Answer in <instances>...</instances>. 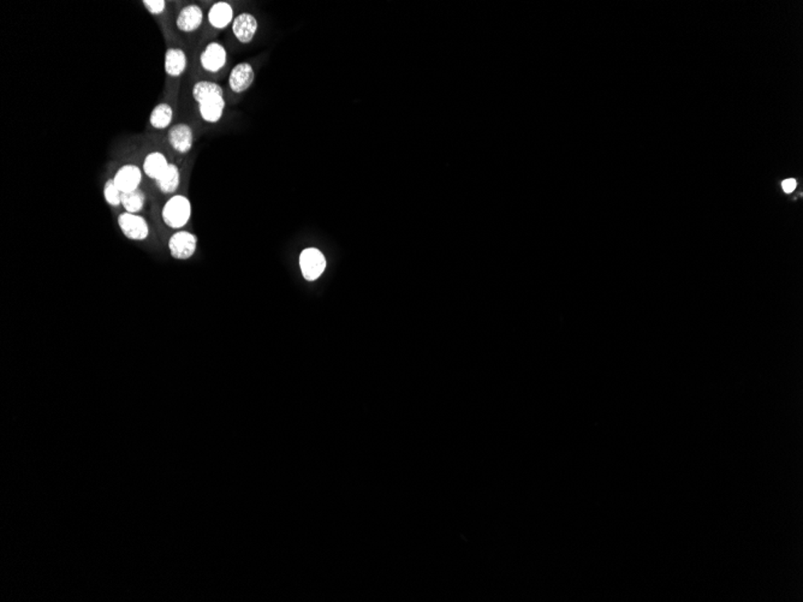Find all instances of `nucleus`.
I'll list each match as a JSON object with an SVG mask.
<instances>
[{"mask_svg": "<svg viewBox=\"0 0 803 602\" xmlns=\"http://www.w3.org/2000/svg\"><path fill=\"white\" fill-rule=\"evenodd\" d=\"M194 100L199 106V113L204 122L216 124L221 122L225 111L224 90L216 82L199 81L193 87Z\"/></svg>", "mask_w": 803, "mask_h": 602, "instance_id": "obj_1", "label": "nucleus"}, {"mask_svg": "<svg viewBox=\"0 0 803 602\" xmlns=\"http://www.w3.org/2000/svg\"><path fill=\"white\" fill-rule=\"evenodd\" d=\"M193 207L188 197L174 195L167 201L162 209V218L167 228L181 230L189 223Z\"/></svg>", "mask_w": 803, "mask_h": 602, "instance_id": "obj_2", "label": "nucleus"}, {"mask_svg": "<svg viewBox=\"0 0 803 602\" xmlns=\"http://www.w3.org/2000/svg\"><path fill=\"white\" fill-rule=\"evenodd\" d=\"M326 258L317 248H307L300 255V268L305 280L314 282L326 270Z\"/></svg>", "mask_w": 803, "mask_h": 602, "instance_id": "obj_3", "label": "nucleus"}, {"mask_svg": "<svg viewBox=\"0 0 803 602\" xmlns=\"http://www.w3.org/2000/svg\"><path fill=\"white\" fill-rule=\"evenodd\" d=\"M118 226L127 240L141 242L147 240L149 236V225L147 221L137 214L122 213L118 216Z\"/></svg>", "mask_w": 803, "mask_h": 602, "instance_id": "obj_4", "label": "nucleus"}, {"mask_svg": "<svg viewBox=\"0 0 803 602\" xmlns=\"http://www.w3.org/2000/svg\"><path fill=\"white\" fill-rule=\"evenodd\" d=\"M169 250L174 259L188 260L193 258L197 249L196 236L188 231H177L169 240Z\"/></svg>", "mask_w": 803, "mask_h": 602, "instance_id": "obj_5", "label": "nucleus"}, {"mask_svg": "<svg viewBox=\"0 0 803 602\" xmlns=\"http://www.w3.org/2000/svg\"><path fill=\"white\" fill-rule=\"evenodd\" d=\"M226 62H228V52L221 43L216 41L209 43L201 52V66L211 74L219 73L226 65Z\"/></svg>", "mask_w": 803, "mask_h": 602, "instance_id": "obj_6", "label": "nucleus"}, {"mask_svg": "<svg viewBox=\"0 0 803 602\" xmlns=\"http://www.w3.org/2000/svg\"><path fill=\"white\" fill-rule=\"evenodd\" d=\"M232 33L235 35L237 41L243 45H248L254 40L255 35L259 29V22L253 14L242 12L236 16L232 22Z\"/></svg>", "mask_w": 803, "mask_h": 602, "instance_id": "obj_7", "label": "nucleus"}, {"mask_svg": "<svg viewBox=\"0 0 803 602\" xmlns=\"http://www.w3.org/2000/svg\"><path fill=\"white\" fill-rule=\"evenodd\" d=\"M167 139L174 151L179 154H187L191 151L194 144V132L190 125L186 123L176 124L167 132Z\"/></svg>", "mask_w": 803, "mask_h": 602, "instance_id": "obj_8", "label": "nucleus"}, {"mask_svg": "<svg viewBox=\"0 0 803 602\" xmlns=\"http://www.w3.org/2000/svg\"><path fill=\"white\" fill-rule=\"evenodd\" d=\"M255 71L251 63L243 62L233 66L229 76V85L236 94L244 93L254 83Z\"/></svg>", "mask_w": 803, "mask_h": 602, "instance_id": "obj_9", "label": "nucleus"}, {"mask_svg": "<svg viewBox=\"0 0 803 602\" xmlns=\"http://www.w3.org/2000/svg\"><path fill=\"white\" fill-rule=\"evenodd\" d=\"M142 172L139 167L127 164L117 171L113 181L120 190V193H130L134 190L140 189V184L142 183Z\"/></svg>", "mask_w": 803, "mask_h": 602, "instance_id": "obj_10", "label": "nucleus"}, {"mask_svg": "<svg viewBox=\"0 0 803 602\" xmlns=\"http://www.w3.org/2000/svg\"><path fill=\"white\" fill-rule=\"evenodd\" d=\"M204 11L199 5L191 4L184 6L178 12L176 27L182 33H193L202 26Z\"/></svg>", "mask_w": 803, "mask_h": 602, "instance_id": "obj_11", "label": "nucleus"}, {"mask_svg": "<svg viewBox=\"0 0 803 602\" xmlns=\"http://www.w3.org/2000/svg\"><path fill=\"white\" fill-rule=\"evenodd\" d=\"M207 19L213 28L225 29L233 22V9L226 1H218L209 9Z\"/></svg>", "mask_w": 803, "mask_h": 602, "instance_id": "obj_12", "label": "nucleus"}, {"mask_svg": "<svg viewBox=\"0 0 803 602\" xmlns=\"http://www.w3.org/2000/svg\"><path fill=\"white\" fill-rule=\"evenodd\" d=\"M187 65H188V59L184 51L181 48H169L167 51L164 66L167 76L174 78H181L186 71Z\"/></svg>", "mask_w": 803, "mask_h": 602, "instance_id": "obj_13", "label": "nucleus"}, {"mask_svg": "<svg viewBox=\"0 0 803 602\" xmlns=\"http://www.w3.org/2000/svg\"><path fill=\"white\" fill-rule=\"evenodd\" d=\"M169 165L170 162H167V157L162 154V152H152L146 155V158L143 160V174L148 178L157 181L165 172Z\"/></svg>", "mask_w": 803, "mask_h": 602, "instance_id": "obj_14", "label": "nucleus"}, {"mask_svg": "<svg viewBox=\"0 0 803 602\" xmlns=\"http://www.w3.org/2000/svg\"><path fill=\"white\" fill-rule=\"evenodd\" d=\"M179 183H181V171L174 164H170L165 172L155 181L158 189L167 195L176 193Z\"/></svg>", "mask_w": 803, "mask_h": 602, "instance_id": "obj_15", "label": "nucleus"}, {"mask_svg": "<svg viewBox=\"0 0 803 602\" xmlns=\"http://www.w3.org/2000/svg\"><path fill=\"white\" fill-rule=\"evenodd\" d=\"M174 120V108L167 102L157 105L149 116V123L157 130H164L170 127Z\"/></svg>", "mask_w": 803, "mask_h": 602, "instance_id": "obj_16", "label": "nucleus"}, {"mask_svg": "<svg viewBox=\"0 0 803 602\" xmlns=\"http://www.w3.org/2000/svg\"><path fill=\"white\" fill-rule=\"evenodd\" d=\"M145 204H146V195L141 189L122 194V206L127 213L137 214L142 211Z\"/></svg>", "mask_w": 803, "mask_h": 602, "instance_id": "obj_17", "label": "nucleus"}, {"mask_svg": "<svg viewBox=\"0 0 803 602\" xmlns=\"http://www.w3.org/2000/svg\"><path fill=\"white\" fill-rule=\"evenodd\" d=\"M104 197L105 201L107 202L108 205L112 207H118L122 206V193L120 190L117 188L113 178L108 179L104 186Z\"/></svg>", "mask_w": 803, "mask_h": 602, "instance_id": "obj_18", "label": "nucleus"}, {"mask_svg": "<svg viewBox=\"0 0 803 602\" xmlns=\"http://www.w3.org/2000/svg\"><path fill=\"white\" fill-rule=\"evenodd\" d=\"M143 5L145 8L147 9L148 12L152 15H162V12L165 11L167 9V1L165 0H143Z\"/></svg>", "mask_w": 803, "mask_h": 602, "instance_id": "obj_19", "label": "nucleus"}, {"mask_svg": "<svg viewBox=\"0 0 803 602\" xmlns=\"http://www.w3.org/2000/svg\"><path fill=\"white\" fill-rule=\"evenodd\" d=\"M796 184H797V183H796L795 179H792V178H790V179H785V181H783V184H782V186H783L784 191L789 194L792 193V191L795 190Z\"/></svg>", "mask_w": 803, "mask_h": 602, "instance_id": "obj_20", "label": "nucleus"}]
</instances>
